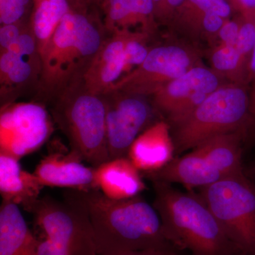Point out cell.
I'll return each instance as SVG.
<instances>
[{
	"label": "cell",
	"mask_w": 255,
	"mask_h": 255,
	"mask_svg": "<svg viewBox=\"0 0 255 255\" xmlns=\"http://www.w3.org/2000/svg\"><path fill=\"white\" fill-rule=\"evenodd\" d=\"M226 1H228V2L231 3V4L232 5V0H226Z\"/></svg>",
	"instance_id": "cell-37"
},
{
	"label": "cell",
	"mask_w": 255,
	"mask_h": 255,
	"mask_svg": "<svg viewBox=\"0 0 255 255\" xmlns=\"http://www.w3.org/2000/svg\"><path fill=\"white\" fill-rule=\"evenodd\" d=\"M199 194L240 251L255 255V183L244 172L201 188Z\"/></svg>",
	"instance_id": "cell-7"
},
{
	"label": "cell",
	"mask_w": 255,
	"mask_h": 255,
	"mask_svg": "<svg viewBox=\"0 0 255 255\" xmlns=\"http://www.w3.org/2000/svg\"><path fill=\"white\" fill-rule=\"evenodd\" d=\"M150 37L142 31L130 32L124 50L126 70L128 67L136 68L145 60L150 50L147 46V41Z\"/></svg>",
	"instance_id": "cell-23"
},
{
	"label": "cell",
	"mask_w": 255,
	"mask_h": 255,
	"mask_svg": "<svg viewBox=\"0 0 255 255\" xmlns=\"http://www.w3.org/2000/svg\"><path fill=\"white\" fill-rule=\"evenodd\" d=\"M52 115L70 150L85 162L96 167L110 160L103 96L87 91L79 81L56 97Z\"/></svg>",
	"instance_id": "cell-5"
},
{
	"label": "cell",
	"mask_w": 255,
	"mask_h": 255,
	"mask_svg": "<svg viewBox=\"0 0 255 255\" xmlns=\"http://www.w3.org/2000/svg\"><path fill=\"white\" fill-rule=\"evenodd\" d=\"M175 148L171 127L162 119L152 124L136 137L127 157L141 174L163 168L174 158Z\"/></svg>",
	"instance_id": "cell-14"
},
{
	"label": "cell",
	"mask_w": 255,
	"mask_h": 255,
	"mask_svg": "<svg viewBox=\"0 0 255 255\" xmlns=\"http://www.w3.org/2000/svg\"><path fill=\"white\" fill-rule=\"evenodd\" d=\"M86 211L95 236L98 255L127 252L170 251V242L152 204L140 195L114 200L100 190L73 191L65 194Z\"/></svg>",
	"instance_id": "cell-1"
},
{
	"label": "cell",
	"mask_w": 255,
	"mask_h": 255,
	"mask_svg": "<svg viewBox=\"0 0 255 255\" xmlns=\"http://www.w3.org/2000/svg\"><path fill=\"white\" fill-rule=\"evenodd\" d=\"M53 131L48 112L38 103L5 104L0 114V152L18 159L41 148Z\"/></svg>",
	"instance_id": "cell-9"
},
{
	"label": "cell",
	"mask_w": 255,
	"mask_h": 255,
	"mask_svg": "<svg viewBox=\"0 0 255 255\" xmlns=\"http://www.w3.org/2000/svg\"><path fill=\"white\" fill-rule=\"evenodd\" d=\"M232 6L243 18L255 19V0H232Z\"/></svg>",
	"instance_id": "cell-30"
},
{
	"label": "cell",
	"mask_w": 255,
	"mask_h": 255,
	"mask_svg": "<svg viewBox=\"0 0 255 255\" xmlns=\"http://www.w3.org/2000/svg\"><path fill=\"white\" fill-rule=\"evenodd\" d=\"M255 124L251 113L250 87L227 83L211 94L194 112L171 126L175 155L222 134L244 132Z\"/></svg>",
	"instance_id": "cell-4"
},
{
	"label": "cell",
	"mask_w": 255,
	"mask_h": 255,
	"mask_svg": "<svg viewBox=\"0 0 255 255\" xmlns=\"http://www.w3.org/2000/svg\"><path fill=\"white\" fill-rule=\"evenodd\" d=\"M249 86L251 113L255 124V43L251 63H250Z\"/></svg>",
	"instance_id": "cell-31"
},
{
	"label": "cell",
	"mask_w": 255,
	"mask_h": 255,
	"mask_svg": "<svg viewBox=\"0 0 255 255\" xmlns=\"http://www.w3.org/2000/svg\"><path fill=\"white\" fill-rule=\"evenodd\" d=\"M24 29L16 23L2 25L0 28V48L1 52L9 48L19 37Z\"/></svg>",
	"instance_id": "cell-29"
},
{
	"label": "cell",
	"mask_w": 255,
	"mask_h": 255,
	"mask_svg": "<svg viewBox=\"0 0 255 255\" xmlns=\"http://www.w3.org/2000/svg\"><path fill=\"white\" fill-rule=\"evenodd\" d=\"M105 38L85 15H65L41 55L40 85L43 92L59 96L81 80Z\"/></svg>",
	"instance_id": "cell-3"
},
{
	"label": "cell",
	"mask_w": 255,
	"mask_h": 255,
	"mask_svg": "<svg viewBox=\"0 0 255 255\" xmlns=\"http://www.w3.org/2000/svg\"><path fill=\"white\" fill-rule=\"evenodd\" d=\"M241 23V16L236 19L228 18L226 20L216 38L219 44L236 46Z\"/></svg>",
	"instance_id": "cell-28"
},
{
	"label": "cell",
	"mask_w": 255,
	"mask_h": 255,
	"mask_svg": "<svg viewBox=\"0 0 255 255\" xmlns=\"http://www.w3.org/2000/svg\"><path fill=\"white\" fill-rule=\"evenodd\" d=\"M60 145L41 159L34 173L43 187L64 188L73 191L98 190L95 167H88L71 150Z\"/></svg>",
	"instance_id": "cell-12"
},
{
	"label": "cell",
	"mask_w": 255,
	"mask_h": 255,
	"mask_svg": "<svg viewBox=\"0 0 255 255\" xmlns=\"http://www.w3.org/2000/svg\"><path fill=\"white\" fill-rule=\"evenodd\" d=\"M107 25L112 33L135 26L134 0H107Z\"/></svg>",
	"instance_id": "cell-22"
},
{
	"label": "cell",
	"mask_w": 255,
	"mask_h": 255,
	"mask_svg": "<svg viewBox=\"0 0 255 255\" xmlns=\"http://www.w3.org/2000/svg\"></svg>",
	"instance_id": "cell-38"
},
{
	"label": "cell",
	"mask_w": 255,
	"mask_h": 255,
	"mask_svg": "<svg viewBox=\"0 0 255 255\" xmlns=\"http://www.w3.org/2000/svg\"><path fill=\"white\" fill-rule=\"evenodd\" d=\"M242 23L236 48L247 63H251L255 43V19L241 16Z\"/></svg>",
	"instance_id": "cell-24"
},
{
	"label": "cell",
	"mask_w": 255,
	"mask_h": 255,
	"mask_svg": "<svg viewBox=\"0 0 255 255\" xmlns=\"http://www.w3.org/2000/svg\"><path fill=\"white\" fill-rule=\"evenodd\" d=\"M135 25L141 31L151 36L156 29L155 6L152 0H134Z\"/></svg>",
	"instance_id": "cell-25"
},
{
	"label": "cell",
	"mask_w": 255,
	"mask_h": 255,
	"mask_svg": "<svg viewBox=\"0 0 255 255\" xmlns=\"http://www.w3.org/2000/svg\"><path fill=\"white\" fill-rule=\"evenodd\" d=\"M42 185L34 173L21 167L19 159L0 152V194L29 213L40 198Z\"/></svg>",
	"instance_id": "cell-16"
},
{
	"label": "cell",
	"mask_w": 255,
	"mask_h": 255,
	"mask_svg": "<svg viewBox=\"0 0 255 255\" xmlns=\"http://www.w3.org/2000/svg\"><path fill=\"white\" fill-rule=\"evenodd\" d=\"M153 205L172 246L194 255H234L240 251L199 194L183 192L169 183L152 182Z\"/></svg>",
	"instance_id": "cell-2"
},
{
	"label": "cell",
	"mask_w": 255,
	"mask_h": 255,
	"mask_svg": "<svg viewBox=\"0 0 255 255\" xmlns=\"http://www.w3.org/2000/svg\"><path fill=\"white\" fill-rule=\"evenodd\" d=\"M170 251L164 250H146V251L127 252L115 255H172Z\"/></svg>",
	"instance_id": "cell-33"
},
{
	"label": "cell",
	"mask_w": 255,
	"mask_h": 255,
	"mask_svg": "<svg viewBox=\"0 0 255 255\" xmlns=\"http://www.w3.org/2000/svg\"><path fill=\"white\" fill-rule=\"evenodd\" d=\"M107 107V136L110 159L126 157L134 140L155 123L152 108L141 96L111 91L103 95Z\"/></svg>",
	"instance_id": "cell-11"
},
{
	"label": "cell",
	"mask_w": 255,
	"mask_h": 255,
	"mask_svg": "<svg viewBox=\"0 0 255 255\" xmlns=\"http://www.w3.org/2000/svg\"><path fill=\"white\" fill-rule=\"evenodd\" d=\"M40 55L23 56L10 50L1 52L0 82L1 98L31 82L33 77L41 74Z\"/></svg>",
	"instance_id": "cell-18"
},
{
	"label": "cell",
	"mask_w": 255,
	"mask_h": 255,
	"mask_svg": "<svg viewBox=\"0 0 255 255\" xmlns=\"http://www.w3.org/2000/svg\"><path fill=\"white\" fill-rule=\"evenodd\" d=\"M250 174L251 175L255 176V156L254 160L251 164V169H250Z\"/></svg>",
	"instance_id": "cell-35"
},
{
	"label": "cell",
	"mask_w": 255,
	"mask_h": 255,
	"mask_svg": "<svg viewBox=\"0 0 255 255\" xmlns=\"http://www.w3.org/2000/svg\"><path fill=\"white\" fill-rule=\"evenodd\" d=\"M201 64L199 53L191 46L174 43L153 47L145 60L124 75L112 91L152 96L169 82Z\"/></svg>",
	"instance_id": "cell-8"
},
{
	"label": "cell",
	"mask_w": 255,
	"mask_h": 255,
	"mask_svg": "<svg viewBox=\"0 0 255 255\" xmlns=\"http://www.w3.org/2000/svg\"><path fill=\"white\" fill-rule=\"evenodd\" d=\"M226 20L214 13H205L201 18L199 35L206 37L210 41H216L220 30Z\"/></svg>",
	"instance_id": "cell-27"
},
{
	"label": "cell",
	"mask_w": 255,
	"mask_h": 255,
	"mask_svg": "<svg viewBox=\"0 0 255 255\" xmlns=\"http://www.w3.org/2000/svg\"><path fill=\"white\" fill-rule=\"evenodd\" d=\"M29 213L41 234L33 255H98L90 218L76 201L43 196Z\"/></svg>",
	"instance_id": "cell-6"
},
{
	"label": "cell",
	"mask_w": 255,
	"mask_h": 255,
	"mask_svg": "<svg viewBox=\"0 0 255 255\" xmlns=\"http://www.w3.org/2000/svg\"><path fill=\"white\" fill-rule=\"evenodd\" d=\"M229 83L214 70L201 64L172 80L152 95L155 112L169 125H175L190 115L208 97Z\"/></svg>",
	"instance_id": "cell-10"
},
{
	"label": "cell",
	"mask_w": 255,
	"mask_h": 255,
	"mask_svg": "<svg viewBox=\"0 0 255 255\" xmlns=\"http://www.w3.org/2000/svg\"><path fill=\"white\" fill-rule=\"evenodd\" d=\"M97 189L114 200H125L140 195L146 186L142 174L126 157L110 159L95 167Z\"/></svg>",
	"instance_id": "cell-15"
},
{
	"label": "cell",
	"mask_w": 255,
	"mask_h": 255,
	"mask_svg": "<svg viewBox=\"0 0 255 255\" xmlns=\"http://www.w3.org/2000/svg\"><path fill=\"white\" fill-rule=\"evenodd\" d=\"M155 6V18L161 22H169L174 20L173 14L169 9L167 0H152Z\"/></svg>",
	"instance_id": "cell-32"
},
{
	"label": "cell",
	"mask_w": 255,
	"mask_h": 255,
	"mask_svg": "<svg viewBox=\"0 0 255 255\" xmlns=\"http://www.w3.org/2000/svg\"><path fill=\"white\" fill-rule=\"evenodd\" d=\"M233 8L231 3L226 0H186L185 4L176 19L184 29L197 36L201 17L205 13H214L228 19Z\"/></svg>",
	"instance_id": "cell-21"
},
{
	"label": "cell",
	"mask_w": 255,
	"mask_h": 255,
	"mask_svg": "<svg viewBox=\"0 0 255 255\" xmlns=\"http://www.w3.org/2000/svg\"><path fill=\"white\" fill-rule=\"evenodd\" d=\"M67 0H38L32 21L40 56L64 16L70 12Z\"/></svg>",
	"instance_id": "cell-19"
},
{
	"label": "cell",
	"mask_w": 255,
	"mask_h": 255,
	"mask_svg": "<svg viewBox=\"0 0 255 255\" xmlns=\"http://www.w3.org/2000/svg\"><path fill=\"white\" fill-rule=\"evenodd\" d=\"M169 9L173 14L174 19L177 18L183 6L185 4L186 0H167Z\"/></svg>",
	"instance_id": "cell-34"
},
{
	"label": "cell",
	"mask_w": 255,
	"mask_h": 255,
	"mask_svg": "<svg viewBox=\"0 0 255 255\" xmlns=\"http://www.w3.org/2000/svg\"><path fill=\"white\" fill-rule=\"evenodd\" d=\"M130 30L117 31L106 38L80 80L87 91L103 96L112 91L126 70V43Z\"/></svg>",
	"instance_id": "cell-13"
},
{
	"label": "cell",
	"mask_w": 255,
	"mask_h": 255,
	"mask_svg": "<svg viewBox=\"0 0 255 255\" xmlns=\"http://www.w3.org/2000/svg\"><path fill=\"white\" fill-rule=\"evenodd\" d=\"M38 238L28 228L19 206L2 200L0 206V255H33Z\"/></svg>",
	"instance_id": "cell-17"
},
{
	"label": "cell",
	"mask_w": 255,
	"mask_h": 255,
	"mask_svg": "<svg viewBox=\"0 0 255 255\" xmlns=\"http://www.w3.org/2000/svg\"><path fill=\"white\" fill-rule=\"evenodd\" d=\"M209 58L211 69L226 81L249 86L250 65L236 46L216 45L210 51Z\"/></svg>",
	"instance_id": "cell-20"
},
{
	"label": "cell",
	"mask_w": 255,
	"mask_h": 255,
	"mask_svg": "<svg viewBox=\"0 0 255 255\" xmlns=\"http://www.w3.org/2000/svg\"><path fill=\"white\" fill-rule=\"evenodd\" d=\"M29 0H1L0 21L1 25L13 24L21 19Z\"/></svg>",
	"instance_id": "cell-26"
},
{
	"label": "cell",
	"mask_w": 255,
	"mask_h": 255,
	"mask_svg": "<svg viewBox=\"0 0 255 255\" xmlns=\"http://www.w3.org/2000/svg\"><path fill=\"white\" fill-rule=\"evenodd\" d=\"M234 255H248L246 254V253H238V254H236Z\"/></svg>",
	"instance_id": "cell-36"
}]
</instances>
